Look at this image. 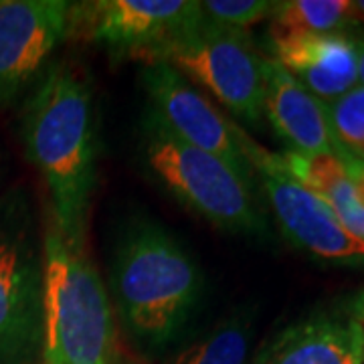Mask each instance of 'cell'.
Instances as JSON below:
<instances>
[{"instance_id":"cell-10","label":"cell","mask_w":364,"mask_h":364,"mask_svg":"<svg viewBox=\"0 0 364 364\" xmlns=\"http://www.w3.org/2000/svg\"><path fill=\"white\" fill-rule=\"evenodd\" d=\"M71 35L67 0H0V107L43 77Z\"/></svg>"},{"instance_id":"cell-16","label":"cell","mask_w":364,"mask_h":364,"mask_svg":"<svg viewBox=\"0 0 364 364\" xmlns=\"http://www.w3.org/2000/svg\"><path fill=\"white\" fill-rule=\"evenodd\" d=\"M255 336V312L239 308L227 314L200 338L181 350L170 364H247Z\"/></svg>"},{"instance_id":"cell-5","label":"cell","mask_w":364,"mask_h":364,"mask_svg":"<svg viewBox=\"0 0 364 364\" xmlns=\"http://www.w3.org/2000/svg\"><path fill=\"white\" fill-rule=\"evenodd\" d=\"M43 231L28 196L0 198V364L43 360Z\"/></svg>"},{"instance_id":"cell-3","label":"cell","mask_w":364,"mask_h":364,"mask_svg":"<svg viewBox=\"0 0 364 364\" xmlns=\"http://www.w3.org/2000/svg\"><path fill=\"white\" fill-rule=\"evenodd\" d=\"M43 249V363L122 364L114 306L87 247L67 243L49 215Z\"/></svg>"},{"instance_id":"cell-11","label":"cell","mask_w":364,"mask_h":364,"mask_svg":"<svg viewBox=\"0 0 364 364\" xmlns=\"http://www.w3.org/2000/svg\"><path fill=\"white\" fill-rule=\"evenodd\" d=\"M263 117H267L275 134L286 142L287 152L334 156L342 164L354 160L334 134L328 105L272 59H265Z\"/></svg>"},{"instance_id":"cell-4","label":"cell","mask_w":364,"mask_h":364,"mask_svg":"<svg viewBox=\"0 0 364 364\" xmlns=\"http://www.w3.org/2000/svg\"><path fill=\"white\" fill-rule=\"evenodd\" d=\"M138 156L166 195L210 227L249 239L269 237L259 186L221 158L178 140L150 109L140 122Z\"/></svg>"},{"instance_id":"cell-21","label":"cell","mask_w":364,"mask_h":364,"mask_svg":"<svg viewBox=\"0 0 364 364\" xmlns=\"http://www.w3.org/2000/svg\"><path fill=\"white\" fill-rule=\"evenodd\" d=\"M363 363H364V360H363Z\"/></svg>"},{"instance_id":"cell-8","label":"cell","mask_w":364,"mask_h":364,"mask_svg":"<svg viewBox=\"0 0 364 364\" xmlns=\"http://www.w3.org/2000/svg\"><path fill=\"white\" fill-rule=\"evenodd\" d=\"M203 18L196 0H95L71 2V35L102 45L114 59L150 57Z\"/></svg>"},{"instance_id":"cell-15","label":"cell","mask_w":364,"mask_h":364,"mask_svg":"<svg viewBox=\"0 0 364 364\" xmlns=\"http://www.w3.org/2000/svg\"><path fill=\"white\" fill-rule=\"evenodd\" d=\"M352 0H286L275 2L269 16V41L301 35L354 33L360 28Z\"/></svg>"},{"instance_id":"cell-17","label":"cell","mask_w":364,"mask_h":364,"mask_svg":"<svg viewBox=\"0 0 364 364\" xmlns=\"http://www.w3.org/2000/svg\"><path fill=\"white\" fill-rule=\"evenodd\" d=\"M328 114L338 142L350 152L356 160L364 162V87L356 85L354 90L342 95L334 104L328 105Z\"/></svg>"},{"instance_id":"cell-1","label":"cell","mask_w":364,"mask_h":364,"mask_svg":"<svg viewBox=\"0 0 364 364\" xmlns=\"http://www.w3.org/2000/svg\"><path fill=\"white\" fill-rule=\"evenodd\" d=\"M26 156L51 195V217L67 243L87 247L97 182V114L90 81L69 61L47 67L23 112Z\"/></svg>"},{"instance_id":"cell-7","label":"cell","mask_w":364,"mask_h":364,"mask_svg":"<svg viewBox=\"0 0 364 364\" xmlns=\"http://www.w3.org/2000/svg\"><path fill=\"white\" fill-rule=\"evenodd\" d=\"M239 140L255 172L259 193L267 198V207L287 243L314 259L364 265L363 241L340 225L332 208L320 196L289 174L282 156L249 138L243 128H239Z\"/></svg>"},{"instance_id":"cell-14","label":"cell","mask_w":364,"mask_h":364,"mask_svg":"<svg viewBox=\"0 0 364 364\" xmlns=\"http://www.w3.org/2000/svg\"><path fill=\"white\" fill-rule=\"evenodd\" d=\"M279 156L289 174L320 196L332 208L340 225L364 243V203L338 158L324 154L304 156L287 150Z\"/></svg>"},{"instance_id":"cell-18","label":"cell","mask_w":364,"mask_h":364,"mask_svg":"<svg viewBox=\"0 0 364 364\" xmlns=\"http://www.w3.org/2000/svg\"><path fill=\"white\" fill-rule=\"evenodd\" d=\"M275 2L267 0H205L200 2L203 16L213 25L243 31L247 33L249 26L267 21L273 13Z\"/></svg>"},{"instance_id":"cell-9","label":"cell","mask_w":364,"mask_h":364,"mask_svg":"<svg viewBox=\"0 0 364 364\" xmlns=\"http://www.w3.org/2000/svg\"><path fill=\"white\" fill-rule=\"evenodd\" d=\"M142 85L148 95L146 109H150L170 134L221 158L245 181L257 186L255 172L239 140L241 126L223 116L203 91L164 63L144 65Z\"/></svg>"},{"instance_id":"cell-2","label":"cell","mask_w":364,"mask_h":364,"mask_svg":"<svg viewBox=\"0 0 364 364\" xmlns=\"http://www.w3.org/2000/svg\"><path fill=\"white\" fill-rule=\"evenodd\" d=\"M109 289L126 334L140 350L160 354L193 324L205 277L193 253L162 225L132 219L112 251Z\"/></svg>"},{"instance_id":"cell-12","label":"cell","mask_w":364,"mask_h":364,"mask_svg":"<svg viewBox=\"0 0 364 364\" xmlns=\"http://www.w3.org/2000/svg\"><path fill=\"white\" fill-rule=\"evenodd\" d=\"M364 326L342 306L320 310L267 340L251 364H363Z\"/></svg>"},{"instance_id":"cell-13","label":"cell","mask_w":364,"mask_h":364,"mask_svg":"<svg viewBox=\"0 0 364 364\" xmlns=\"http://www.w3.org/2000/svg\"><path fill=\"white\" fill-rule=\"evenodd\" d=\"M269 49L272 61L326 105L334 104L358 85L354 33L273 39Z\"/></svg>"},{"instance_id":"cell-20","label":"cell","mask_w":364,"mask_h":364,"mask_svg":"<svg viewBox=\"0 0 364 364\" xmlns=\"http://www.w3.org/2000/svg\"><path fill=\"white\" fill-rule=\"evenodd\" d=\"M356 41V53H358V85L364 87V26L354 31Z\"/></svg>"},{"instance_id":"cell-19","label":"cell","mask_w":364,"mask_h":364,"mask_svg":"<svg viewBox=\"0 0 364 364\" xmlns=\"http://www.w3.org/2000/svg\"><path fill=\"white\" fill-rule=\"evenodd\" d=\"M342 308L350 314L356 322H360V324L364 326V287L363 289H358L354 296H350V298L346 299V301L342 304Z\"/></svg>"},{"instance_id":"cell-6","label":"cell","mask_w":364,"mask_h":364,"mask_svg":"<svg viewBox=\"0 0 364 364\" xmlns=\"http://www.w3.org/2000/svg\"><path fill=\"white\" fill-rule=\"evenodd\" d=\"M148 63L176 69L195 87L207 90L233 116L251 126L261 124L265 57L255 51L247 33L213 25L203 16L196 25L166 41Z\"/></svg>"}]
</instances>
